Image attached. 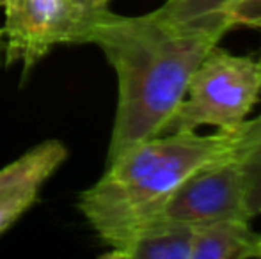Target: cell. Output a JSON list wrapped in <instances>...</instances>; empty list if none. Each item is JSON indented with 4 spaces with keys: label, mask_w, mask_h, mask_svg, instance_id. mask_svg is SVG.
Instances as JSON below:
<instances>
[{
    "label": "cell",
    "mask_w": 261,
    "mask_h": 259,
    "mask_svg": "<svg viewBox=\"0 0 261 259\" xmlns=\"http://www.w3.org/2000/svg\"><path fill=\"white\" fill-rule=\"evenodd\" d=\"M238 158L240 156L213 163L187 178L134 229L156 224L197 227L219 220H251L245 206V185Z\"/></svg>",
    "instance_id": "obj_5"
},
{
    "label": "cell",
    "mask_w": 261,
    "mask_h": 259,
    "mask_svg": "<svg viewBox=\"0 0 261 259\" xmlns=\"http://www.w3.org/2000/svg\"><path fill=\"white\" fill-rule=\"evenodd\" d=\"M259 135L261 116L212 135L162 133L107 165L103 176L79 195L76 208L109 245L142 224L187 178L244 155Z\"/></svg>",
    "instance_id": "obj_2"
},
{
    "label": "cell",
    "mask_w": 261,
    "mask_h": 259,
    "mask_svg": "<svg viewBox=\"0 0 261 259\" xmlns=\"http://www.w3.org/2000/svg\"><path fill=\"white\" fill-rule=\"evenodd\" d=\"M261 257V235L251 220H219L194 227L190 259Z\"/></svg>",
    "instance_id": "obj_8"
},
{
    "label": "cell",
    "mask_w": 261,
    "mask_h": 259,
    "mask_svg": "<svg viewBox=\"0 0 261 259\" xmlns=\"http://www.w3.org/2000/svg\"><path fill=\"white\" fill-rule=\"evenodd\" d=\"M233 0H167L155 11L156 14L176 21L219 20L220 13Z\"/></svg>",
    "instance_id": "obj_9"
},
{
    "label": "cell",
    "mask_w": 261,
    "mask_h": 259,
    "mask_svg": "<svg viewBox=\"0 0 261 259\" xmlns=\"http://www.w3.org/2000/svg\"><path fill=\"white\" fill-rule=\"evenodd\" d=\"M259 94L258 61L213 46L194 71L185 98L165 131H196L206 125L234 130L247 121Z\"/></svg>",
    "instance_id": "obj_3"
},
{
    "label": "cell",
    "mask_w": 261,
    "mask_h": 259,
    "mask_svg": "<svg viewBox=\"0 0 261 259\" xmlns=\"http://www.w3.org/2000/svg\"><path fill=\"white\" fill-rule=\"evenodd\" d=\"M6 2H7V0H0V7H4V6H6Z\"/></svg>",
    "instance_id": "obj_13"
},
{
    "label": "cell",
    "mask_w": 261,
    "mask_h": 259,
    "mask_svg": "<svg viewBox=\"0 0 261 259\" xmlns=\"http://www.w3.org/2000/svg\"><path fill=\"white\" fill-rule=\"evenodd\" d=\"M194 227L189 225H144L109 243L110 259H190Z\"/></svg>",
    "instance_id": "obj_7"
},
{
    "label": "cell",
    "mask_w": 261,
    "mask_h": 259,
    "mask_svg": "<svg viewBox=\"0 0 261 259\" xmlns=\"http://www.w3.org/2000/svg\"><path fill=\"white\" fill-rule=\"evenodd\" d=\"M258 64H259V68H261V52H259V59H258Z\"/></svg>",
    "instance_id": "obj_14"
},
{
    "label": "cell",
    "mask_w": 261,
    "mask_h": 259,
    "mask_svg": "<svg viewBox=\"0 0 261 259\" xmlns=\"http://www.w3.org/2000/svg\"><path fill=\"white\" fill-rule=\"evenodd\" d=\"M4 52H6V39H4L2 28H0V68L4 64Z\"/></svg>",
    "instance_id": "obj_12"
},
{
    "label": "cell",
    "mask_w": 261,
    "mask_h": 259,
    "mask_svg": "<svg viewBox=\"0 0 261 259\" xmlns=\"http://www.w3.org/2000/svg\"><path fill=\"white\" fill-rule=\"evenodd\" d=\"M110 0H7L4 64H23L31 73L54 46L91 43Z\"/></svg>",
    "instance_id": "obj_4"
},
{
    "label": "cell",
    "mask_w": 261,
    "mask_h": 259,
    "mask_svg": "<svg viewBox=\"0 0 261 259\" xmlns=\"http://www.w3.org/2000/svg\"><path fill=\"white\" fill-rule=\"evenodd\" d=\"M68 155L64 142L50 138L0 169V235L34 206L41 188Z\"/></svg>",
    "instance_id": "obj_6"
},
{
    "label": "cell",
    "mask_w": 261,
    "mask_h": 259,
    "mask_svg": "<svg viewBox=\"0 0 261 259\" xmlns=\"http://www.w3.org/2000/svg\"><path fill=\"white\" fill-rule=\"evenodd\" d=\"M219 20L227 31L233 27L261 28V0H233L220 13Z\"/></svg>",
    "instance_id": "obj_11"
},
{
    "label": "cell",
    "mask_w": 261,
    "mask_h": 259,
    "mask_svg": "<svg viewBox=\"0 0 261 259\" xmlns=\"http://www.w3.org/2000/svg\"><path fill=\"white\" fill-rule=\"evenodd\" d=\"M227 32L217 20L176 21L156 14L121 16L109 9L91 43L117 78V107L107 165L165 133L196 68Z\"/></svg>",
    "instance_id": "obj_1"
},
{
    "label": "cell",
    "mask_w": 261,
    "mask_h": 259,
    "mask_svg": "<svg viewBox=\"0 0 261 259\" xmlns=\"http://www.w3.org/2000/svg\"><path fill=\"white\" fill-rule=\"evenodd\" d=\"M245 185V206L251 218L261 215V135L238 158Z\"/></svg>",
    "instance_id": "obj_10"
}]
</instances>
